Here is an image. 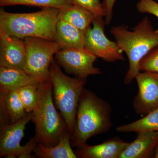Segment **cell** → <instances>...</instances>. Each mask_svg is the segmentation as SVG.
<instances>
[{
  "label": "cell",
  "instance_id": "obj_1",
  "mask_svg": "<svg viewBox=\"0 0 158 158\" xmlns=\"http://www.w3.org/2000/svg\"><path fill=\"white\" fill-rule=\"evenodd\" d=\"M111 112L107 102L84 88L79 100L74 129L71 136L72 147L83 146L91 137L109 131L113 126Z\"/></svg>",
  "mask_w": 158,
  "mask_h": 158
},
{
  "label": "cell",
  "instance_id": "obj_2",
  "mask_svg": "<svg viewBox=\"0 0 158 158\" xmlns=\"http://www.w3.org/2000/svg\"><path fill=\"white\" fill-rule=\"evenodd\" d=\"M110 31L118 47L127 56L129 66L124 83L130 85L140 72L141 59L158 45V30L154 29L149 18L145 16L132 31L126 26L120 25L113 27Z\"/></svg>",
  "mask_w": 158,
  "mask_h": 158
},
{
  "label": "cell",
  "instance_id": "obj_3",
  "mask_svg": "<svg viewBox=\"0 0 158 158\" xmlns=\"http://www.w3.org/2000/svg\"><path fill=\"white\" fill-rule=\"evenodd\" d=\"M38 91V103L32 112L31 120L35 126L34 138L37 143L53 147L63 136L70 134L65 119L54 104L50 79L40 82Z\"/></svg>",
  "mask_w": 158,
  "mask_h": 158
},
{
  "label": "cell",
  "instance_id": "obj_4",
  "mask_svg": "<svg viewBox=\"0 0 158 158\" xmlns=\"http://www.w3.org/2000/svg\"><path fill=\"white\" fill-rule=\"evenodd\" d=\"M59 9L44 8L32 13H14L0 11V30L24 39L39 37L55 41Z\"/></svg>",
  "mask_w": 158,
  "mask_h": 158
},
{
  "label": "cell",
  "instance_id": "obj_5",
  "mask_svg": "<svg viewBox=\"0 0 158 158\" xmlns=\"http://www.w3.org/2000/svg\"><path fill=\"white\" fill-rule=\"evenodd\" d=\"M50 79L54 104L65 119L71 136L76 120L79 100L87 79L66 75L54 60L50 67Z\"/></svg>",
  "mask_w": 158,
  "mask_h": 158
},
{
  "label": "cell",
  "instance_id": "obj_6",
  "mask_svg": "<svg viewBox=\"0 0 158 158\" xmlns=\"http://www.w3.org/2000/svg\"><path fill=\"white\" fill-rule=\"evenodd\" d=\"M32 118V112L19 121L10 123L6 116L0 115V158H35L32 153L37 143L34 138L24 146L20 144L26 125Z\"/></svg>",
  "mask_w": 158,
  "mask_h": 158
},
{
  "label": "cell",
  "instance_id": "obj_7",
  "mask_svg": "<svg viewBox=\"0 0 158 158\" xmlns=\"http://www.w3.org/2000/svg\"><path fill=\"white\" fill-rule=\"evenodd\" d=\"M27 59L23 70L40 82L50 79L54 56L61 50L56 41L35 37L24 38Z\"/></svg>",
  "mask_w": 158,
  "mask_h": 158
},
{
  "label": "cell",
  "instance_id": "obj_8",
  "mask_svg": "<svg viewBox=\"0 0 158 158\" xmlns=\"http://www.w3.org/2000/svg\"><path fill=\"white\" fill-rule=\"evenodd\" d=\"M105 23L102 18L94 19L93 27L90 26L85 32V48L106 62L123 61V52L116 42L110 40L105 35Z\"/></svg>",
  "mask_w": 158,
  "mask_h": 158
},
{
  "label": "cell",
  "instance_id": "obj_9",
  "mask_svg": "<svg viewBox=\"0 0 158 158\" xmlns=\"http://www.w3.org/2000/svg\"><path fill=\"white\" fill-rule=\"evenodd\" d=\"M55 57L67 73L77 77L87 79L101 73L99 68L94 65L98 57L85 48L61 49Z\"/></svg>",
  "mask_w": 158,
  "mask_h": 158
},
{
  "label": "cell",
  "instance_id": "obj_10",
  "mask_svg": "<svg viewBox=\"0 0 158 158\" xmlns=\"http://www.w3.org/2000/svg\"><path fill=\"white\" fill-rule=\"evenodd\" d=\"M135 79L138 91L133 108L137 114L144 116L158 108V73L140 72Z\"/></svg>",
  "mask_w": 158,
  "mask_h": 158
},
{
  "label": "cell",
  "instance_id": "obj_11",
  "mask_svg": "<svg viewBox=\"0 0 158 158\" xmlns=\"http://www.w3.org/2000/svg\"><path fill=\"white\" fill-rule=\"evenodd\" d=\"M26 59L24 40L0 30V66L24 69Z\"/></svg>",
  "mask_w": 158,
  "mask_h": 158
},
{
  "label": "cell",
  "instance_id": "obj_12",
  "mask_svg": "<svg viewBox=\"0 0 158 158\" xmlns=\"http://www.w3.org/2000/svg\"><path fill=\"white\" fill-rule=\"evenodd\" d=\"M129 144L116 137L97 145L85 144L74 152L78 158H119Z\"/></svg>",
  "mask_w": 158,
  "mask_h": 158
},
{
  "label": "cell",
  "instance_id": "obj_13",
  "mask_svg": "<svg viewBox=\"0 0 158 158\" xmlns=\"http://www.w3.org/2000/svg\"><path fill=\"white\" fill-rule=\"evenodd\" d=\"M119 158H148L154 153L158 142V131L138 133Z\"/></svg>",
  "mask_w": 158,
  "mask_h": 158
},
{
  "label": "cell",
  "instance_id": "obj_14",
  "mask_svg": "<svg viewBox=\"0 0 158 158\" xmlns=\"http://www.w3.org/2000/svg\"><path fill=\"white\" fill-rule=\"evenodd\" d=\"M40 83L23 69L0 66V92L2 93Z\"/></svg>",
  "mask_w": 158,
  "mask_h": 158
},
{
  "label": "cell",
  "instance_id": "obj_15",
  "mask_svg": "<svg viewBox=\"0 0 158 158\" xmlns=\"http://www.w3.org/2000/svg\"><path fill=\"white\" fill-rule=\"evenodd\" d=\"M55 41L61 49L84 48L85 32L69 23L59 19L57 24Z\"/></svg>",
  "mask_w": 158,
  "mask_h": 158
},
{
  "label": "cell",
  "instance_id": "obj_16",
  "mask_svg": "<svg viewBox=\"0 0 158 158\" xmlns=\"http://www.w3.org/2000/svg\"><path fill=\"white\" fill-rule=\"evenodd\" d=\"M0 113L6 116L10 123L19 121L27 116L17 90L0 93Z\"/></svg>",
  "mask_w": 158,
  "mask_h": 158
},
{
  "label": "cell",
  "instance_id": "obj_17",
  "mask_svg": "<svg viewBox=\"0 0 158 158\" xmlns=\"http://www.w3.org/2000/svg\"><path fill=\"white\" fill-rule=\"evenodd\" d=\"M59 19L69 23L78 29L85 32L92 23L95 16L87 9L73 5L59 10Z\"/></svg>",
  "mask_w": 158,
  "mask_h": 158
},
{
  "label": "cell",
  "instance_id": "obj_18",
  "mask_svg": "<svg viewBox=\"0 0 158 158\" xmlns=\"http://www.w3.org/2000/svg\"><path fill=\"white\" fill-rule=\"evenodd\" d=\"M71 135L63 136L59 144L53 147H47L41 143H37L34 152L39 158H77L73 150L70 143Z\"/></svg>",
  "mask_w": 158,
  "mask_h": 158
},
{
  "label": "cell",
  "instance_id": "obj_19",
  "mask_svg": "<svg viewBox=\"0 0 158 158\" xmlns=\"http://www.w3.org/2000/svg\"><path fill=\"white\" fill-rule=\"evenodd\" d=\"M116 130L119 133L135 132L137 134L158 131V108L139 120L118 127Z\"/></svg>",
  "mask_w": 158,
  "mask_h": 158
},
{
  "label": "cell",
  "instance_id": "obj_20",
  "mask_svg": "<svg viewBox=\"0 0 158 158\" xmlns=\"http://www.w3.org/2000/svg\"><path fill=\"white\" fill-rule=\"evenodd\" d=\"M71 0H0V6L23 5L44 8H54L59 10L73 5Z\"/></svg>",
  "mask_w": 158,
  "mask_h": 158
},
{
  "label": "cell",
  "instance_id": "obj_21",
  "mask_svg": "<svg viewBox=\"0 0 158 158\" xmlns=\"http://www.w3.org/2000/svg\"><path fill=\"white\" fill-rule=\"evenodd\" d=\"M39 84L24 86L17 90L26 112H33L37 107L39 98Z\"/></svg>",
  "mask_w": 158,
  "mask_h": 158
},
{
  "label": "cell",
  "instance_id": "obj_22",
  "mask_svg": "<svg viewBox=\"0 0 158 158\" xmlns=\"http://www.w3.org/2000/svg\"><path fill=\"white\" fill-rule=\"evenodd\" d=\"M140 71L158 73V45L152 48L139 63Z\"/></svg>",
  "mask_w": 158,
  "mask_h": 158
},
{
  "label": "cell",
  "instance_id": "obj_23",
  "mask_svg": "<svg viewBox=\"0 0 158 158\" xmlns=\"http://www.w3.org/2000/svg\"><path fill=\"white\" fill-rule=\"evenodd\" d=\"M73 5H77L92 12L96 18L106 17V13L99 0H71Z\"/></svg>",
  "mask_w": 158,
  "mask_h": 158
},
{
  "label": "cell",
  "instance_id": "obj_24",
  "mask_svg": "<svg viewBox=\"0 0 158 158\" xmlns=\"http://www.w3.org/2000/svg\"><path fill=\"white\" fill-rule=\"evenodd\" d=\"M136 7L140 13L152 15L158 18V3L154 0H140Z\"/></svg>",
  "mask_w": 158,
  "mask_h": 158
},
{
  "label": "cell",
  "instance_id": "obj_25",
  "mask_svg": "<svg viewBox=\"0 0 158 158\" xmlns=\"http://www.w3.org/2000/svg\"><path fill=\"white\" fill-rule=\"evenodd\" d=\"M116 0H103L102 5L106 12L105 23L106 24H110L113 19V7Z\"/></svg>",
  "mask_w": 158,
  "mask_h": 158
},
{
  "label": "cell",
  "instance_id": "obj_26",
  "mask_svg": "<svg viewBox=\"0 0 158 158\" xmlns=\"http://www.w3.org/2000/svg\"><path fill=\"white\" fill-rule=\"evenodd\" d=\"M154 157L158 158V142L156 145L154 152Z\"/></svg>",
  "mask_w": 158,
  "mask_h": 158
}]
</instances>
